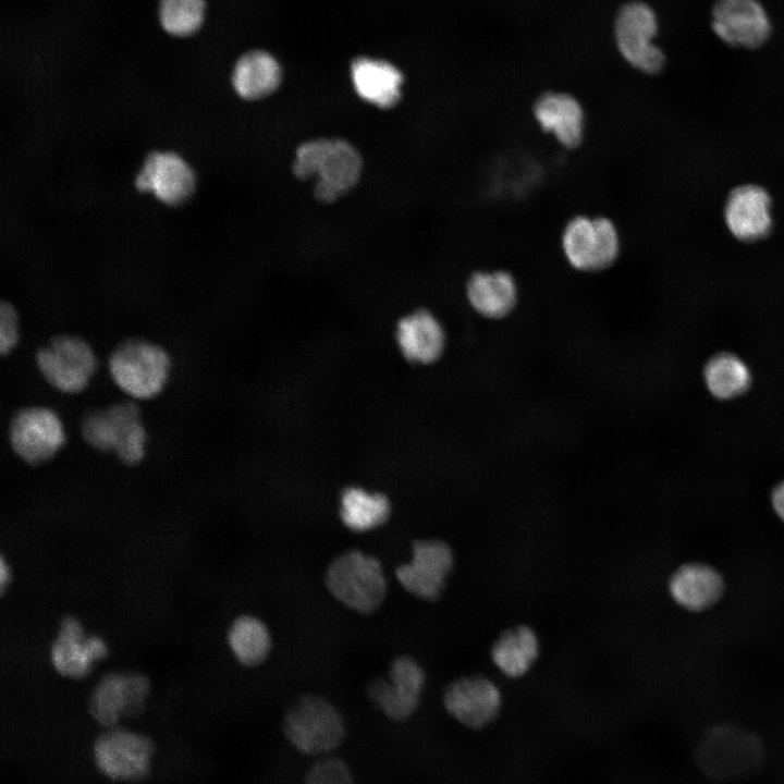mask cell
Masks as SVG:
<instances>
[{"label":"cell","mask_w":784,"mask_h":784,"mask_svg":"<svg viewBox=\"0 0 784 784\" xmlns=\"http://www.w3.org/2000/svg\"><path fill=\"white\" fill-rule=\"evenodd\" d=\"M205 0H159L158 16L162 29L174 37H189L203 26Z\"/></svg>","instance_id":"29"},{"label":"cell","mask_w":784,"mask_h":784,"mask_svg":"<svg viewBox=\"0 0 784 784\" xmlns=\"http://www.w3.org/2000/svg\"><path fill=\"white\" fill-rule=\"evenodd\" d=\"M561 246L572 268L595 272L604 270L616 261L621 252V238L611 219L578 215L565 224Z\"/></svg>","instance_id":"7"},{"label":"cell","mask_w":784,"mask_h":784,"mask_svg":"<svg viewBox=\"0 0 784 784\" xmlns=\"http://www.w3.org/2000/svg\"><path fill=\"white\" fill-rule=\"evenodd\" d=\"M303 784H356L350 765L341 758H317L305 773Z\"/></svg>","instance_id":"30"},{"label":"cell","mask_w":784,"mask_h":784,"mask_svg":"<svg viewBox=\"0 0 784 784\" xmlns=\"http://www.w3.org/2000/svg\"><path fill=\"white\" fill-rule=\"evenodd\" d=\"M425 681V672L418 662L408 656H400L392 661L389 677L370 681L366 694L385 716L403 722L416 711Z\"/></svg>","instance_id":"12"},{"label":"cell","mask_w":784,"mask_h":784,"mask_svg":"<svg viewBox=\"0 0 784 784\" xmlns=\"http://www.w3.org/2000/svg\"><path fill=\"white\" fill-rule=\"evenodd\" d=\"M539 653L538 636L527 625H517L504 630L490 650L493 664L510 678H519L529 672Z\"/></svg>","instance_id":"25"},{"label":"cell","mask_w":784,"mask_h":784,"mask_svg":"<svg viewBox=\"0 0 784 784\" xmlns=\"http://www.w3.org/2000/svg\"><path fill=\"white\" fill-rule=\"evenodd\" d=\"M326 586L338 601L365 614L376 611L387 593L380 561L356 549L331 562L326 573Z\"/></svg>","instance_id":"5"},{"label":"cell","mask_w":784,"mask_h":784,"mask_svg":"<svg viewBox=\"0 0 784 784\" xmlns=\"http://www.w3.org/2000/svg\"><path fill=\"white\" fill-rule=\"evenodd\" d=\"M771 504L775 514L784 523V480L773 488L771 493Z\"/></svg>","instance_id":"32"},{"label":"cell","mask_w":784,"mask_h":784,"mask_svg":"<svg viewBox=\"0 0 784 784\" xmlns=\"http://www.w3.org/2000/svg\"><path fill=\"white\" fill-rule=\"evenodd\" d=\"M453 566V550L445 541L416 540L412 544V560L400 565L395 576L409 593L422 600L434 601L443 592Z\"/></svg>","instance_id":"13"},{"label":"cell","mask_w":784,"mask_h":784,"mask_svg":"<svg viewBox=\"0 0 784 784\" xmlns=\"http://www.w3.org/2000/svg\"><path fill=\"white\" fill-rule=\"evenodd\" d=\"M35 360L46 381L64 393L82 392L98 366L90 345L71 334L51 339L36 352Z\"/></svg>","instance_id":"8"},{"label":"cell","mask_w":784,"mask_h":784,"mask_svg":"<svg viewBox=\"0 0 784 784\" xmlns=\"http://www.w3.org/2000/svg\"><path fill=\"white\" fill-rule=\"evenodd\" d=\"M532 114L542 131L550 133L566 148L576 147L585 133V111L576 97L548 91L536 100Z\"/></svg>","instance_id":"19"},{"label":"cell","mask_w":784,"mask_h":784,"mask_svg":"<svg viewBox=\"0 0 784 784\" xmlns=\"http://www.w3.org/2000/svg\"><path fill=\"white\" fill-rule=\"evenodd\" d=\"M466 297L478 315L500 319L515 307L517 285L505 270L477 271L468 279Z\"/></svg>","instance_id":"23"},{"label":"cell","mask_w":784,"mask_h":784,"mask_svg":"<svg viewBox=\"0 0 784 784\" xmlns=\"http://www.w3.org/2000/svg\"><path fill=\"white\" fill-rule=\"evenodd\" d=\"M97 770L115 783H137L149 774L154 742L145 734L122 726L105 728L91 747Z\"/></svg>","instance_id":"6"},{"label":"cell","mask_w":784,"mask_h":784,"mask_svg":"<svg viewBox=\"0 0 784 784\" xmlns=\"http://www.w3.org/2000/svg\"><path fill=\"white\" fill-rule=\"evenodd\" d=\"M443 706L458 723L480 730L497 719L502 707V695L490 678L469 675L453 681L445 688Z\"/></svg>","instance_id":"14"},{"label":"cell","mask_w":784,"mask_h":784,"mask_svg":"<svg viewBox=\"0 0 784 784\" xmlns=\"http://www.w3.org/2000/svg\"><path fill=\"white\" fill-rule=\"evenodd\" d=\"M669 592L683 609L705 611L723 596L724 580L722 575L708 564L686 563L671 575Z\"/></svg>","instance_id":"21"},{"label":"cell","mask_w":784,"mask_h":784,"mask_svg":"<svg viewBox=\"0 0 784 784\" xmlns=\"http://www.w3.org/2000/svg\"><path fill=\"white\" fill-rule=\"evenodd\" d=\"M363 158L357 148L343 138H315L301 144L292 163L301 181L314 179V195L321 203H333L358 182Z\"/></svg>","instance_id":"1"},{"label":"cell","mask_w":784,"mask_h":784,"mask_svg":"<svg viewBox=\"0 0 784 784\" xmlns=\"http://www.w3.org/2000/svg\"><path fill=\"white\" fill-rule=\"evenodd\" d=\"M703 377L709 392L719 400H731L745 393L751 383L747 364L737 355L721 352L706 364Z\"/></svg>","instance_id":"27"},{"label":"cell","mask_w":784,"mask_h":784,"mask_svg":"<svg viewBox=\"0 0 784 784\" xmlns=\"http://www.w3.org/2000/svg\"><path fill=\"white\" fill-rule=\"evenodd\" d=\"M81 433L89 446L114 452L126 465H136L145 456L147 432L133 401L87 412L81 420Z\"/></svg>","instance_id":"3"},{"label":"cell","mask_w":784,"mask_h":784,"mask_svg":"<svg viewBox=\"0 0 784 784\" xmlns=\"http://www.w3.org/2000/svg\"><path fill=\"white\" fill-rule=\"evenodd\" d=\"M282 81L278 60L265 50H250L242 54L232 71V86L241 98L259 100L272 95Z\"/></svg>","instance_id":"24"},{"label":"cell","mask_w":784,"mask_h":784,"mask_svg":"<svg viewBox=\"0 0 784 784\" xmlns=\"http://www.w3.org/2000/svg\"><path fill=\"white\" fill-rule=\"evenodd\" d=\"M228 644L237 661L246 666L264 662L271 648L267 626L250 615L236 617L228 632Z\"/></svg>","instance_id":"28"},{"label":"cell","mask_w":784,"mask_h":784,"mask_svg":"<svg viewBox=\"0 0 784 784\" xmlns=\"http://www.w3.org/2000/svg\"><path fill=\"white\" fill-rule=\"evenodd\" d=\"M351 79L358 97L380 109H391L401 100L404 77L388 61L357 58L351 64Z\"/></svg>","instance_id":"22"},{"label":"cell","mask_w":784,"mask_h":784,"mask_svg":"<svg viewBox=\"0 0 784 784\" xmlns=\"http://www.w3.org/2000/svg\"><path fill=\"white\" fill-rule=\"evenodd\" d=\"M14 453L36 466L51 460L65 443L63 424L58 414L44 406L19 409L9 426Z\"/></svg>","instance_id":"11"},{"label":"cell","mask_w":784,"mask_h":784,"mask_svg":"<svg viewBox=\"0 0 784 784\" xmlns=\"http://www.w3.org/2000/svg\"><path fill=\"white\" fill-rule=\"evenodd\" d=\"M11 580V568L8 562L5 561L4 556H1V563H0V584H1V591L4 592L8 584H10Z\"/></svg>","instance_id":"33"},{"label":"cell","mask_w":784,"mask_h":784,"mask_svg":"<svg viewBox=\"0 0 784 784\" xmlns=\"http://www.w3.org/2000/svg\"><path fill=\"white\" fill-rule=\"evenodd\" d=\"M138 192L151 193L168 206H179L194 194L196 176L192 167L173 151H152L137 173Z\"/></svg>","instance_id":"15"},{"label":"cell","mask_w":784,"mask_h":784,"mask_svg":"<svg viewBox=\"0 0 784 784\" xmlns=\"http://www.w3.org/2000/svg\"><path fill=\"white\" fill-rule=\"evenodd\" d=\"M657 32V16L648 4L633 1L618 10L614 22L616 46L634 69L654 74L663 68L664 54L653 41Z\"/></svg>","instance_id":"9"},{"label":"cell","mask_w":784,"mask_h":784,"mask_svg":"<svg viewBox=\"0 0 784 784\" xmlns=\"http://www.w3.org/2000/svg\"><path fill=\"white\" fill-rule=\"evenodd\" d=\"M287 743L299 754L329 756L344 742L346 727L338 708L317 695H303L287 708L282 723Z\"/></svg>","instance_id":"2"},{"label":"cell","mask_w":784,"mask_h":784,"mask_svg":"<svg viewBox=\"0 0 784 784\" xmlns=\"http://www.w3.org/2000/svg\"><path fill=\"white\" fill-rule=\"evenodd\" d=\"M20 339L19 315L12 304L2 302L0 305V352L8 355Z\"/></svg>","instance_id":"31"},{"label":"cell","mask_w":784,"mask_h":784,"mask_svg":"<svg viewBox=\"0 0 784 784\" xmlns=\"http://www.w3.org/2000/svg\"><path fill=\"white\" fill-rule=\"evenodd\" d=\"M108 656L106 641L96 635L87 636L74 616L62 618L57 638L51 645L50 658L54 670L62 676L86 677L95 662Z\"/></svg>","instance_id":"16"},{"label":"cell","mask_w":784,"mask_h":784,"mask_svg":"<svg viewBox=\"0 0 784 784\" xmlns=\"http://www.w3.org/2000/svg\"><path fill=\"white\" fill-rule=\"evenodd\" d=\"M391 513L388 498L360 487H348L340 498V518L351 530L368 531L383 525Z\"/></svg>","instance_id":"26"},{"label":"cell","mask_w":784,"mask_h":784,"mask_svg":"<svg viewBox=\"0 0 784 784\" xmlns=\"http://www.w3.org/2000/svg\"><path fill=\"white\" fill-rule=\"evenodd\" d=\"M108 367L115 384L135 400H148L164 388L171 358L160 345L145 339H127L112 351Z\"/></svg>","instance_id":"4"},{"label":"cell","mask_w":784,"mask_h":784,"mask_svg":"<svg viewBox=\"0 0 784 784\" xmlns=\"http://www.w3.org/2000/svg\"><path fill=\"white\" fill-rule=\"evenodd\" d=\"M149 691V679L142 673H108L95 685L88 712L103 728L119 726L122 720L142 713Z\"/></svg>","instance_id":"10"},{"label":"cell","mask_w":784,"mask_h":784,"mask_svg":"<svg viewBox=\"0 0 784 784\" xmlns=\"http://www.w3.org/2000/svg\"><path fill=\"white\" fill-rule=\"evenodd\" d=\"M725 223L740 241L764 237L772 228L771 198L759 185L746 184L734 188L724 208Z\"/></svg>","instance_id":"18"},{"label":"cell","mask_w":784,"mask_h":784,"mask_svg":"<svg viewBox=\"0 0 784 784\" xmlns=\"http://www.w3.org/2000/svg\"><path fill=\"white\" fill-rule=\"evenodd\" d=\"M395 341L401 354L409 363L428 365L442 355L445 332L433 314L419 309L397 322Z\"/></svg>","instance_id":"20"},{"label":"cell","mask_w":784,"mask_h":784,"mask_svg":"<svg viewBox=\"0 0 784 784\" xmlns=\"http://www.w3.org/2000/svg\"><path fill=\"white\" fill-rule=\"evenodd\" d=\"M712 28L728 45L756 48L768 39L771 23L757 0H718Z\"/></svg>","instance_id":"17"}]
</instances>
